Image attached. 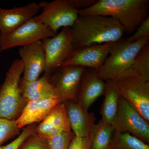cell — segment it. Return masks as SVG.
<instances>
[{"mask_svg":"<svg viewBox=\"0 0 149 149\" xmlns=\"http://www.w3.org/2000/svg\"><path fill=\"white\" fill-rule=\"evenodd\" d=\"M36 129L35 125H28L16 139L6 146L0 147V149H19L25 140L35 134Z\"/></svg>","mask_w":149,"mask_h":149,"instance_id":"obj_25","label":"cell"},{"mask_svg":"<svg viewBox=\"0 0 149 149\" xmlns=\"http://www.w3.org/2000/svg\"><path fill=\"white\" fill-rule=\"evenodd\" d=\"M62 102L58 97L29 101L15 120L19 129L35 123L42 122L56 106Z\"/></svg>","mask_w":149,"mask_h":149,"instance_id":"obj_15","label":"cell"},{"mask_svg":"<svg viewBox=\"0 0 149 149\" xmlns=\"http://www.w3.org/2000/svg\"><path fill=\"white\" fill-rule=\"evenodd\" d=\"M56 35L45 25L32 18L7 35H0V52L24 47Z\"/></svg>","mask_w":149,"mask_h":149,"instance_id":"obj_6","label":"cell"},{"mask_svg":"<svg viewBox=\"0 0 149 149\" xmlns=\"http://www.w3.org/2000/svg\"><path fill=\"white\" fill-rule=\"evenodd\" d=\"M86 70L85 68L75 65L61 66L50 77L56 95L62 102H76L80 83Z\"/></svg>","mask_w":149,"mask_h":149,"instance_id":"obj_10","label":"cell"},{"mask_svg":"<svg viewBox=\"0 0 149 149\" xmlns=\"http://www.w3.org/2000/svg\"><path fill=\"white\" fill-rule=\"evenodd\" d=\"M93 135L91 149H112L114 148L115 130L111 123L100 120L91 131Z\"/></svg>","mask_w":149,"mask_h":149,"instance_id":"obj_20","label":"cell"},{"mask_svg":"<svg viewBox=\"0 0 149 149\" xmlns=\"http://www.w3.org/2000/svg\"><path fill=\"white\" fill-rule=\"evenodd\" d=\"M39 4L32 2L23 6L6 9L0 8V35H7L37 15Z\"/></svg>","mask_w":149,"mask_h":149,"instance_id":"obj_13","label":"cell"},{"mask_svg":"<svg viewBox=\"0 0 149 149\" xmlns=\"http://www.w3.org/2000/svg\"><path fill=\"white\" fill-rule=\"evenodd\" d=\"M19 149H49L47 141L34 134L22 144Z\"/></svg>","mask_w":149,"mask_h":149,"instance_id":"obj_26","label":"cell"},{"mask_svg":"<svg viewBox=\"0 0 149 149\" xmlns=\"http://www.w3.org/2000/svg\"><path fill=\"white\" fill-rule=\"evenodd\" d=\"M105 83V89L103 95L104 99L100 113L102 120L112 124L117 114L120 95L112 80L106 81Z\"/></svg>","mask_w":149,"mask_h":149,"instance_id":"obj_19","label":"cell"},{"mask_svg":"<svg viewBox=\"0 0 149 149\" xmlns=\"http://www.w3.org/2000/svg\"><path fill=\"white\" fill-rule=\"evenodd\" d=\"M23 65V77L26 81H34L44 71L46 64L45 50L42 41L22 47L19 51Z\"/></svg>","mask_w":149,"mask_h":149,"instance_id":"obj_12","label":"cell"},{"mask_svg":"<svg viewBox=\"0 0 149 149\" xmlns=\"http://www.w3.org/2000/svg\"><path fill=\"white\" fill-rule=\"evenodd\" d=\"M112 149H120L119 148H116V147H114V148H113Z\"/></svg>","mask_w":149,"mask_h":149,"instance_id":"obj_30","label":"cell"},{"mask_svg":"<svg viewBox=\"0 0 149 149\" xmlns=\"http://www.w3.org/2000/svg\"><path fill=\"white\" fill-rule=\"evenodd\" d=\"M113 43L96 44L74 49L62 66L75 65L98 70L108 56Z\"/></svg>","mask_w":149,"mask_h":149,"instance_id":"obj_11","label":"cell"},{"mask_svg":"<svg viewBox=\"0 0 149 149\" xmlns=\"http://www.w3.org/2000/svg\"><path fill=\"white\" fill-rule=\"evenodd\" d=\"M19 130L15 120L0 118V147L6 141L18 134Z\"/></svg>","mask_w":149,"mask_h":149,"instance_id":"obj_23","label":"cell"},{"mask_svg":"<svg viewBox=\"0 0 149 149\" xmlns=\"http://www.w3.org/2000/svg\"><path fill=\"white\" fill-rule=\"evenodd\" d=\"M23 72L22 62L15 60L7 72L5 80L0 88V118L16 120L27 104L19 88Z\"/></svg>","mask_w":149,"mask_h":149,"instance_id":"obj_4","label":"cell"},{"mask_svg":"<svg viewBox=\"0 0 149 149\" xmlns=\"http://www.w3.org/2000/svg\"><path fill=\"white\" fill-rule=\"evenodd\" d=\"M104 81L95 70L90 72L86 70L80 83L76 103L88 110L96 100L104 95L106 86Z\"/></svg>","mask_w":149,"mask_h":149,"instance_id":"obj_16","label":"cell"},{"mask_svg":"<svg viewBox=\"0 0 149 149\" xmlns=\"http://www.w3.org/2000/svg\"><path fill=\"white\" fill-rule=\"evenodd\" d=\"M112 125L116 133L128 132L149 142V123L121 96L117 114Z\"/></svg>","mask_w":149,"mask_h":149,"instance_id":"obj_9","label":"cell"},{"mask_svg":"<svg viewBox=\"0 0 149 149\" xmlns=\"http://www.w3.org/2000/svg\"><path fill=\"white\" fill-rule=\"evenodd\" d=\"M93 139L92 132L84 137L74 136L70 143L68 149H91Z\"/></svg>","mask_w":149,"mask_h":149,"instance_id":"obj_27","label":"cell"},{"mask_svg":"<svg viewBox=\"0 0 149 149\" xmlns=\"http://www.w3.org/2000/svg\"><path fill=\"white\" fill-rule=\"evenodd\" d=\"M71 130L74 136L84 137L91 133L95 122V115L89 113L79 104L74 102H64Z\"/></svg>","mask_w":149,"mask_h":149,"instance_id":"obj_17","label":"cell"},{"mask_svg":"<svg viewBox=\"0 0 149 149\" xmlns=\"http://www.w3.org/2000/svg\"><path fill=\"white\" fill-rule=\"evenodd\" d=\"M19 88L22 95L27 102L58 97L51 82L50 74L47 73L30 82L21 79Z\"/></svg>","mask_w":149,"mask_h":149,"instance_id":"obj_18","label":"cell"},{"mask_svg":"<svg viewBox=\"0 0 149 149\" xmlns=\"http://www.w3.org/2000/svg\"><path fill=\"white\" fill-rule=\"evenodd\" d=\"M120 95L149 123V81L125 77L112 80Z\"/></svg>","mask_w":149,"mask_h":149,"instance_id":"obj_7","label":"cell"},{"mask_svg":"<svg viewBox=\"0 0 149 149\" xmlns=\"http://www.w3.org/2000/svg\"><path fill=\"white\" fill-rule=\"evenodd\" d=\"M37 135L47 140L64 131H71L63 102L56 106L36 129Z\"/></svg>","mask_w":149,"mask_h":149,"instance_id":"obj_14","label":"cell"},{"mask_svg":"<svg viewBox=\"0 0 149 149\" xmlns=\"http://www.w3.org/2000/svg\"><path fill=\"white\" fill-rule=\"evenodd\" d=\"M42 13L33 17L45 24L55 34L60 28L71 27L79 17V10L71 0H54L39 3Z\"/></svg>","mask_w":149,"mask_h":149,"instance_id":"obj_5","label":"cell"},{"mask_svg":"<svg viewBox=\"0 0 149 149\" xmlns=\"http://www.w3.org/2000/svg\"><path fill=\"white\" fill-rule=\"evenodd\" d=\"M97 1V0H71L73 6L79 10L91 7Z\"/></svg>","mask_w":149,"mask_h":149,"instance_id":"obj_29","label":"cell"},{"mask_svg":"<svg viewBox=\"0 0 149 149\" xmlns=\"http://www.w3.org/2000/svg\"><path fill=\"white\" fill-rule=\"evenodd\" d=\"M135 77L143 81H149V43L140 51L121 77Z\"/></svg>","mask_w":149,"mask_h":149,"instance_id":"obj_21","label":"cell"},{"mask_svg":"<svg viewBox=\"0 0 149 149\" xmlns=\"http://www.w3.org/2000/svg\"><path fill=\"white\" fill-rule=\"evenodd\" d=\"M145 37L149 38V17L141 23L132 35L126 39L129 42H133Z\"/></svg>","mask_w":149,"mask_h":149,"instance_id":"obj_28","label":"cell"},{"mask_svg":"<svg viewBox=\"0 0 149 149\" xmlns=\"http://www.w3.org/2000/svg\"><path fill=\"white\" fill-rule=\"evenodd\" d=\"M149 40L148 37H145L129 42L126 39L121 38L113 43L103 65L96 70L98 74L105 81L122 77Z\"/></svg>","mask_w":149,"mask_h":149,"instance_id":"obj_3","label":"cell"},{"mask_svg":"<svg viewBox=\"0 0 149 149\" xmlns=\"http://www.w3.org/2000/svg\"><path fill=\"white\" fill-rule=\"evenodd\" d=\"M114 147L120 149H149V146L128 132H115Z\"/></svg>","mask_w":149,"mask_h":149,"instance_id":"obj_22","label":"cell"},{"mask_svg":"<svg viewBox=\"0 0 149 149\" xmlns=\"http://www.w3.org/2000/svg\"><path fill=\"white\" fill-rule=\"evenodd\" d=\"M149 13V0H99L91 7L79 10V16L100 15L115 19L128 35H133Z\"/></svg>","mask_w":149,"mask_h":149,"instance_id":"obj_2","label":"cell"},{"mask_svg":"<svg viewBox=\"0 0 149 149\" xmlns=\"http://www.w3.org/2000/svg\"><path fill=\"white\" fill-rule=\"evenodd\" d=\"M70 32L74 49L116 42L124 34L117 20L100 15L79 16L70 27Z\"/></svg>","mask_w":149,"mask_h":149,"instance_id":"obj_1","label":"cell"},{"mask_svg":"<svg viewBox=\"0 0 149 149\" xmlns=\"http://www.w3.org/2000/svg\"><path fill=\"white\" fill-rule=\"evenodd\" d=\"M46 57L44 72L50 74L62 66L74 49L70 27H64L54 37L42 40Z\"/></svg>","mask_w":149,"mask_h":149,"instance_id":"obj_8","label":"cell"},{"mask_svg":"<svg viewBox=\"0 0 149 149\" xmlns=\"http://www.w3.org/2000/svg\"><path fill=\"white\" fill-rule=\"evenodd\" d=\"M74 136L72 131H64L48 139L49 149H68L70 141Z\"/></svg>","mask_w":149,"mask_h":149,"instance_id":"obj_24","label":"cell"}]
</instances>
